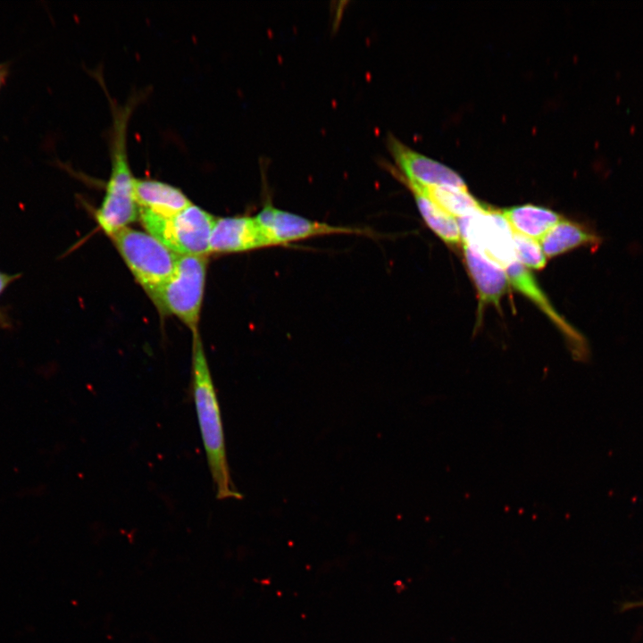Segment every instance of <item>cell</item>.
I'll return each instance as SVG.
<instances>
[{"mask_svg":"<svg viewBox=\"0 0 643 643\" xmlns=\"http://www.w3.org/2000/svg\"><path fill=\"white\" fill-rule=\"evenodd\" d=\"M206 257L180 255L171 276L147 292L161 313L176 316L193 334L198 332L206 277Z\"/></svg>","mask_w":643,"mask_h":643,"instance_id":"3957f363","label":"cell"},{"mask_svg":"<svg viewBox=\"0 0 643 643\" xmlns=\"http://www.w3.org/2000/svg\"><path fill=\"white\" fill-rule=\"evenodd\" d=\"M192 393L216 497L241 499L231 480L220 405L198 332L193 334Z\"/></svg>","mask_w":643,"mask_h":643,"instance_id":"6da1fadb","label":"cell"},{"mask_svg":"<svg viewBox=\"0 0 643 643\" xmlns=\"http://www.w3.org/2000/svg\"><path fill=\"white\" fill-rule=\"evenodd\" d=\"M6 74H7L6 67L3 64H0V88L4 82Z\"/></svg>","mask_w":643,"mask_h":643,"instance_id":"ffe728a7","label":"cell"},{"mask_svg":"<svg viewBox=\"0 0 643 643\" xmlns=\"http://www.w3.org/2000/svg\"><path fill=\"white\" fill-rule=\"evenodd\" d=\"M110 237L146 293L162 285L173 273L180 255L149 233L126 227Z\"/></svg>","mask_w":643,"mask_h":643,"instance_id":"5b68a950","label":"cell"},{"mask_svg":"<svg viewBox=\"0 0 643 643\" xmlns=\"http://www.w3.org/2000/svg\"><path fill=\"white\" fill-rule=\"evenodd\" d=\"M462 245L466 267L478 291L480 308L486 305L498 307L509 285L505 270L468 244Z\"/></svg>","mask_w":643,"mask_h":643,"instance_id":"8fae6325","label":"cell"},{"mask_svg":"<svg viewBox=\"0 0 643 643\" xmlns=\"http://www.w3.org/2000/svg\"><path fill=\"white\" fill-rule=\"evenodd\" d=\"M131 107H113V128L111 155V173L105 195L96 213L101 229L112 236L139 217L135 201L133 177L127 154L126 132Z\"/></svg>","mask_w":643,"mask_h":643,"instance_id":"7a4b0ae2","label":"cell"},{"mask_svg":"<svg viewBox=\"0 0 643 643\" xmlns=\"http://www.w3.org/2000/svg\"><path fill=\"white\" fill-rule=\"evenodd\" d=\"M388 147L404 174L402 179L405 180L422 187L467 188L463 178L455 171L413 150L395 137H388Z\"/></svg>","mask_w":643,"mask_h":643,"instance_id":"9c48e42d","label":"cell"},{"mask_svg":"<svg viewBox=\"0 0 643 643\" xmlns=\"http://www.w3.org/2000/svg\"><path fill=\"white\" fill-rule=\"evenodd\" d=\"M18 277H19V275H16V274H8V273L0 271V295Z\"/></svg>","mask_w":643,"mask_h":643,"instance_id":"ac0fdd59","label":"cell"},{"mask_svg":"<svg viewBox=\"0 0 643 643\" xmlns=\"http://www.w3.org/2000/svg\"><path fill=\"white\" fill-rule=\"evenodd\" d=\"M643 608V600L637 602H628L622 605V609Z\"/></svg>","mask_w":643,"mask_h":643,"instance_id":"d6986e66","label":"cell"},{"mask_svg":"<svg viewBox=\"0 0 643 643\" xmlns=\"http://www.w3.org/2000/svg\"><path fill=\"white\" fill-rule=\"evenodd\" d=\"M457 220L462 242L504 270L517 260L514 231L502 211L483 205L474 213Z\"/></svg>","mask_w":643,"mask_h":643,"instance_id":"8992f818","label":"cell"},{"mask_svg":"<svg viewBox=\"0 0 643 643\" xmlns=\"http://www.w3.org/2000/svg\"><path fill=\"white\" fill-rule=\"evenodd\" d=\"M413 194L417 207L428 227L445 243L456 246L462 243L456 219L441 209L416 185L405 181Z\"/></svg>","mask_w":643,"mask_h":643,"instance_id":"9a60e30c","label":"cell"},{"mask_svg":"<svg viewBox=\"0 0 643 643\" xmlns=\"http://www.w3.org/2000/svg\"><path fill=\"white\" fill-rule=\"evenodd\" d=\"M505 271L509 284L533 302L564 335L572 357L577 361H587L589 357L587 339L555 311L530 271L516 260L506 267Z\"/></svg>","mask_w":643,"mask_h":643,"instance_id":"ba28073f","label":"cell"},{"mask_svg":"<svg viewBox=\"0 0 643 643\" xmlns=\"http://www.w3.org/2000/svg\"><path fill=\"white\" fill-rule=\"evenodd\" d=\"M416 186L441 209L457 219L474 213L483 205L470 194L467 188Z\"/></svg>","mask_w":643,"mask_h":643,"instance_id":"2e32d148","label":"cell"},{"mask_svg":"<svg viewBox=\"0 0 643 643\" xmlns=\"http://www.w3.org/2000/svg\"><path fill=\"white\" fill-rule=\"evenodd\" d=\"M135 201L139 209L159 215H172L192 203L178 188L155 180L136 179Z\"/></svg>","mask_w":643,"mask_h":643,"instance_id":"7c38bea8","label":"cell"},{"mask_svg":"<svg viewBox=\"0 0 643 643\" xmlns=\"http://www.w3.org/2000/svg\"><path fill=\"white\" fill-rule=\"evenodd\" d=\"M271 246L255 217L216 218L210 238V253H239Z\"/></svg>","mask_w":643,"mask_h":643,"instance_id":"30bf717a","label":"cell"},{"mask_svg":"<svg viewBox=\"0 0 643 643\" xmlns=\"http://www.w3.org/2000/svg\"><path fill=\"white\" fill-rule=\"evenodd\" d=\"M147 233L179 255L210 254V238L216 218L191 204L172 215H159L139 209Z\"/></svg>","mask_w":643,"mask_h":643,"instance_id":"277c9868","label":"cell"},{"mask_svg":"<svg viewBox=\"0 0 643 643\" xmlns=\"http://www.w3.org/2000/svg\"><path fill=\"white\" fill-rule=\"evenodd\" d=\"M516 258L524 267L541 270L546 266L547 257L536 239L514 232Z\"/></svg>","mask_w":643,"mask_h":643,"instance_id":"e0dca14e","label":"cell"},{"mask_svg":"<svg viewBox=\"0 0 643 643\" xmlns=\"http://www.w3.org/2000/svg\"><path fill=\"white\" fill-rule=\"evenodd\" d=\"M255 217L271 246L288 245L323 235H372V231L368 230L312 221L298 214L278 209L271 205H264Z\"/></svg>","mask_w":643,"mask_h":643,"instance_id":"52a82bcc","label":"cell"},{"mask_svg":"<svg viewBox=\"0 0 643 643\" xmlns=\"http://www.w3.org/2000/svg\"><path fill=\"white\" fill-rule=\"evenodd\" d=\"M502 213L514 232L539 240L563 220L557 213L533 205L504 209Z\"/></svg>","mask_w":643,"mask_h":643,"instance_id":"5bb4252c","label":"cell"},{"mask_svg":"<svg viewBox=\"0 0 643 643\" xmlns=\"http://www.w3.org/2000/svg\"><path fill=\"white\" fill-rule=\"evenodd\" d=\"M539 241L546 257L553 258L580 246L597 248L602 238L584 224L563 219Z\"/></svg>","mask_w":643,"mask_h":643,"instance_id":"4fadbf2b","label":"cell"}]
</instances>
